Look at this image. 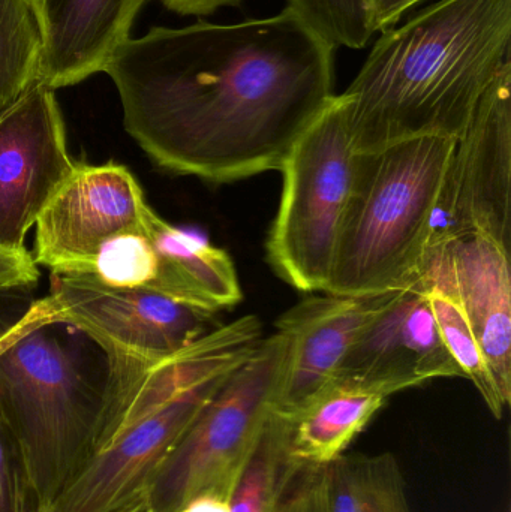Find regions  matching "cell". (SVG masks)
Returning a JSON list of instances; mask_svg holds the SVG:
<instances>
[{"mask_svg":"<svg viewBox=\"0 0 511 512\" xmlns=\"http://www.w3.org/2000/svg\"><path fill=\"white\" fill-rule=\"evenodd\" d=\"M123 126L158 167L213 183L281 168L335 98V48L290 8L233 24L152 27L104 69Z\"/></svg>","mask_w":511,"mask_h":512,"instance_id":"obj_1","label":"cell"},{"mask_svg":"<svg viewBox=\"0 0 511 512\" xmlns=\"http://www.w3.org/2000/svg\"><path fill=\"white\" fill-rule=\"evenodd\" d=\"M511 0H438L375 42L342 93L357 152L461 137L509 62Z\"/></svg>","mask_w":511,"mask_h":512,"instance_id":"obj_2","label":"cell"},{"mask_svg":"<svg viewBox=\"0 0 511 512\" xmlns=\"http://www.w3.org/2000/svg\"><path fill=\"white\" fill-rule=\"evenodd\" d=\"M254 349V331L236 319L159 363L129 366L93 456L48 512H116L144 496L156 469Z\"/></svg>","mask_w":511,"mask_h":512,"instance_id":"obj_3","label":"cell"},{"mask_svg":"<svg viewBox=\"0 0 511 512\" xmlns=\"http://www.w3.org/2000/svg\"><path fill=\"white\" fill-rule=\"evenodd\" d=\"M456 140L411 138L357 153L353 189L324 294L372 297L407 288L423 276Z\"/></svg>","mask_w":511,"mask_h":512,"instance_id":"obj_4","label":"cell"},{"mask_svg":"<svg viewBox=\"0 0 511 512\" xmlns=\"http://www.w3.org/2000/svg\"><path fill=\"white\" fill-rule=\"evenodd\" d=\"M39 319L0 351V421L45 511L86 466L107 409L110 364L98 367Z\"/></svg>","mask_w":511,"mask_h":512,"instance_id":"obj_5","label":"cell"},{"mask_svg":"<svg viewBox=\"0 0 511 512\" xmlns=\"http://www.w3.org/2000/svg\"><path fill=\"white\" fill-rule=\"evenodd\" d=\"M357 150L336 95L282 162V194L267 240V261L302 292H324L332 276L356 173Z\"/></svg>","mask_w":511,"mask_h":512,"instance_id":"obj_6","label":"cell"},{"mask_svg":"<svg viewBox=\"0 0 511 512\" xmlns=\"http://www.w3.org/2000/svg\"><path fill=\"white\" fill-rule=\"evenodd\" d=\"M284 355L275 331L230 373L153 474L144 492L153 512H177L201 495L233 498L272 414Z\"/></svg>","mask_w":511,"mask_h":512,"instance_id":"obj_7","label":"cell"},{"mask_svg":"<svg viewBox=\"0 0 511 512\" xmlns=\"http://www.w3.org/2000/svg\"><path fill=\"white\" fill-rule=\"evenodd\" d=\"M45 298L54 322L80 331L108 357L138 363H159L219 327L209 310L90 276L51 274Z\"/></svg>","mask_w":511,"mask_h":512,"instance_id":"obj_8","label":"cell"},{"mask_svg":"<svg viewBox=\"0 0 511 512\" xmlns=\"http://www.w3.org/2000/svg\"><path fill=\"white\" fill-rule=\"evenodd\" d=\"M471 234L489 237L510 252V60L456 140L435 209L429 251Z\"/></svg>","mask_w":511,"mask_h":512,"instance_id":"obj_9","label":"cell"},{"mask_svg":"<svg viewBox=\"0 0 511 512\" xmlns=\"http://www.w3.org/2000/svg\"><path fill=\"white\" fill-rule=\"evenodd\" d=\"M150 206L125 165L75 164L36 221L33 261L63 276H92L101 249L138 230Z\"/></svg>","mask_w":511,"mask_h":512,"instance_id":"obj_10","label":"cell"},{"mask_svg":"<svg viewBox=\"0 0 511 512\" xmlns=\"http://www.w3.org/2000/svg\"><path fill=\"white\" fill-rule=\"evenodd\" d=\"M75 164L54 90L36 84L0 116V249H26L27 233Z\"/></svg>","mask_w":511,"mask_h":512,"instance_id":"obj_11","label":"cell"},{"mask_svg":"<svg viewBox=\"0 0 511 512\" xmlns=\"http://www.w3.org/2000/svg\"><path fill=\"white\" fill-rule=\"evenodd\" d=\"M438 378H462V373L444 345L422 276L407 288L383 294L335 381L362 385L389 399Z\"/></svg>","mask_w":511,"mask_h":512,"instance_id":"obj_12","label":"cell"},{"mask_svg":"<svg viewBox=\"0 0 511 512\" xmlns=\"http://www.w3.org/2000/svg\"><path fill=\"white\" fill-rule=\"evenodd\" d=\"M381 297L311 295L279 316L276 331L284 336L285 355L273 414L291 417L335 381L351 343Z\"/></svg>","mask_w":511,"mask_h":512,"instance_id":"obj_13","label":"cell"},{"mask_svg":"<svg viewBox=\"0 0 511 512\" xmlns=\"http://www.w3.org/2000/svg\"><path fill=\"white\" fill-rule=\"evenodd\" d=\"M423 274L455 295L495 384L510 405V252L480 234L458 237L429 251Z\"/></svg>","mask_w":511,"mask_h":512,"instance_id":"obj_14","label":"cell"},{"mask_svg":"<svg viewBox=\"0 0 511 512\" xmlns=\"http://www.w3.org/2000/svg\"><path fill=\"white\" fill-rule=\"evenodd\" d=\"M44 35L39 84L51 90L75 86L104 72L131 38L147 0H32Z\"/></svg>","mask_w":511,"mask_h":512,"instance_id":"obj_15","label":"cell"},{"mask_svg":"<svg viewBox=\"0 0 511 512\" xmlns=\"http://www.w3.org/2000/svg\"><path fill=\"white\" fill-rule=\"evenodd\" d=\"M146 228L155 251L150 291L213 313L240 303L242 288L227 252L168 224L153 209Z\"/></svg>","mask_w":511,"mask_h":512,"instance_id":"obj_16","label":"cell"},{"mask_svg":"<svg viewBox=\"0 0 511 512\" xmlns=\"http://www.w3.org/2000/svg\"><path fill=\"white\" fill-rule=\"evenodd\" d=\"M326 466L291 456L284 423L272 412L240 475L230 512H327Z\"/></svg>","mask_w":511,"mask_h":512,"instance_id":"obj_17","label":"cell"},{"mask_svg":"<svg viewBox=\"0 0 511 512\" xmlns=\"http://www.w3.org/2000/svg\"><path fill=\"white\" fill-rule=\"evenodd\" d=\"M387 397L351 382L333 381L284 423L291 456L329 465L347 453L351 442L383 408ZM276 415V414H275Z\"/></svg>","mask_w":511,"mask_h":512,"instance_id":"obj_18","label":"cell"},{"mask_svg":"<svg viewBox=\"0 0 511 512\" xmlns=\"http://www.w3.org/2000/svg\"><path fill=\"white\" fill-rule=\"evenodd\" d=\"M327 512H414L392 453L342 454L326 466Z\"/></svg>","mask_w":511,"mask_h":512,"instance_id":"obj_19","label":"cell"},{"mask_svg":"<svg viewBox=\"0 0 511 512\" xmlns=\"http://www.w3.org/2000/svg\"><path fill=\"white\" fill-rule=\"evenodd\" d=\"M42 50L44 35L32 0H0V116L39 84Z\"/></svg>","mask_w":511,"mask_h":512,"instance_id":"obj_20","label":"cell"},{"mask_svg":"<svg viewBox=\"0 0 511 512\" xmlns=\"http://www.w3.org/2000/svg\"><path fill=\"white\" fill-rule=\"evenodd\" d=\"M423 277H425L432 313H434L444 345L458 364L462 378L470 379L473 382L491 414L497 420H501L509 403L503 399L497 384H495L488 361L483 355L482 348H480L458 300L446 286L435 282L426 274H423Z\"/></svg>","mask_w":511,"mask_h":512,"instance_id":"obj_21","label":"cell"},{"mask_svg":"<svg viewBox=\"0 0 511 512\" xmlns=\"http://www.w3.org/2000/svg\"><path fill=\"white\" fill-rule=\"evenodd\" d=\"M287 8L335 50H359L377 33L374 0H288Z\"/></svg>","mask_w":511,"mask_h":512,"instance_id":"obj_22","label":"cell"},{"mask_svg":"<svg viewBox=\"0 0 511 512\" xmlns=\"http://www.w3.org/2000/svg\"><path fill=\"white\" fill-rule=\"evenodd\" d=\"M0 512H47L23 456L0 421Z\"/></svg>","mask_w":511,"mask_h":512,"instance_id":"obj_23","label":"cell"},{"mask_svg":"<svg viewBox=\"0 0 511 512\" xmlns=\"http://www.w3.org/2000/svg\"><path fill=\"white\" fill-rule=\"evenodd\" d=\"M39 279L38 265L32 255L23 251L0 249V291L24 288Z\"/></svg>","mask_w":511,"mask_h":512,"instance_id":"obj_24","label":"cell"},{"mask_svg":"<svg viewBox=\"0 0 511 512\" xmlns=\"http://www.w3.org/2000/svg\"><path fill=\"white\" fill-rule=\"evenodd\" d=\"M165 8L183 17H204L212 15L221 8H234L242 5L243 0H159Z\"/></svg>","mask_w":511,"mask_h":512,"instance_id":"obj_25","label":"cell"},{"mask_svg":"<svg viewBox=\"0 0 511 512\" xmlns=\"http://www.w3.org/2000/svg\"><path fill=\"white\" fill-rule=\"evenodd\" d=\"M420 2L423 0H374L375 32L395 27L402 15Z\"/></svg>","mask_w":511,"mask_h":512,"instance_id":"obj_26","label":"cell"},{"mask_svg":"<svg viewBox=\"0 0 511 512\" xmlns=\"http://www.w3.org/2000/svg\"><path fill=\"white\" fill-rule=\"evenodd\" d=\"M47 316H53L51 312L50 304H48L47 298H41V300L35 301L30 304L29 309L24 312V315L18 319L17 322L11 325L5 333L0 336V351L8 345L9 342L15 339L18 334L23 333L27 327L35 324L39 319L47 318Z\"/></svg>","mask_w":511,"mask_h":512,"instance_id":"obj_27","label":"cell"},{"mask_svg":"<svg viewBox=\"0 0 511 512\" xmlns=\"http://www.w3.org/2000/svg\"><path fill=\"white\" fill-rule=\"evenodd\" d=\"M231 499L218 495H201L186 502L177 512H230Z\"/></svg>","mask_w":511,"mask_h":512,"instance_id":"obj_28","label":"cell"},{"mask_svg":"<svg viewBox=\"0 0 511 512\" xmlns=\"http://www.w3.org/2000/svg\"><path fill=\"white\" fill-rule=\"evenodd\" d=\"M116 512H153L150 505L147 504L146 498L141 496V498L135 499L131 504L126 505V507L120 508L119 511Z\"/></svg>","mask_w":511,"mask_h":512,"instance_id":"obj_29","label":"cell"}]
</instances>
